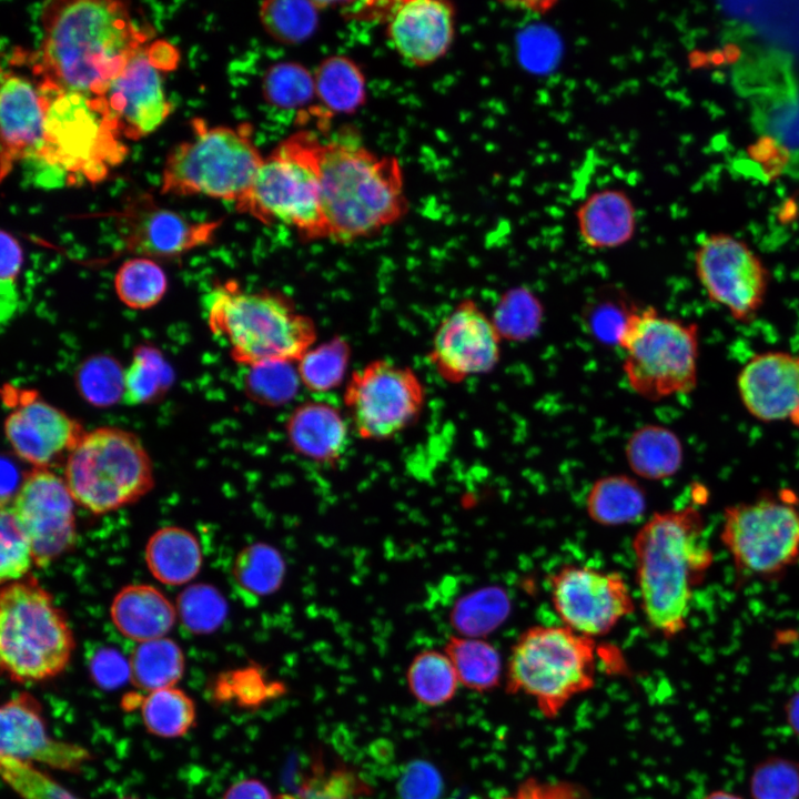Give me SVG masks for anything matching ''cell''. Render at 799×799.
<instances>
[{
	"label": "cell",
	"mask_w": 799,
	"mask_h": 799,
	"mask_svg": "<svg viewBox=\"0 0 799 799\" xmlns=\"http://www.w3.org/2000/svg\"><path fill=\"white\" fill-rule=\"evenodd\" d=\"M118 299L129 309L148 310L165 295L168 279L156 261L131 257L117 270L113 279Z\"/></svg>",
	"instance_id": "f35d334b"
},
{
	"label": "cell",
	"mask_w": 799,
	"mask_h": 799,
	"mask_svg": "<svg viewBox=\"0 0 799 799\" xmlns=\"http://www.w3.org/2000/svg\"><path fill=\"white\" fill-rule=\"evenodd\" d=\"M315 94L324 107L337 113H353L366 98L365 78L358 65L344 55L323 60L315 73Z\"/></svg>",
	"instance_id": "836d02e7"
},
{
	"label": "cell",
	"mask_w": 799,
	"mask_h": 799,
	"mask_svg": "<svg viewBox=\"0 0 799 799\" xmlns=\"http://www.w3.org/2000/svg\"><path fill=\"white\" fill-rule=\"evenodd\" d=\"M89 671L97 686L117 689L130 680V661L117 649L102 647L95 650L89 661Z\"/></svg>",
	"instance_id": "db71d44e"
},
{
	"label": "cell",
	"mask_w": 799,
	"mask_h": 799,
	"mask_svg": "<svg viewBox=\"0 0 799 799\" xmlns=\"http://www.w3.org/2000/svg\"><path fill=\"white\" fill-rule=\"evenodd\" d=\"M588 517L601 526H623L638 522L647 507L646 493L633 477L624 474L598 478L586 496Z\"/></svg>",
	"instance_id": "f546056e"
},
{
	"label": "cell",
	"mask_w": 799,
	"mask_h": 799,
	"mask_svg": "<svg viewBox=\"0 0 799 799\" xmlns=\"http://www.w3.org/2000/svg\"><path fill=\"white\" fill-rule=\"evenodd\" d=\"M4 400L12 407L4 419L6 438L16 455L33 468L50 469L65 463L87 432L79 421L34 391L9 386Z\"/></svg>",
	"instance_id": "ac0fdd59"
},
{
	"label": "cell",
	"mask_w": 799,
	"mask_h": 799,
	"mask_svg": "<svg viewBox=\"0 0 799 799\" xmlns=\"http://www.w3.org/2000/svg\"><path fill=\"white\" fill-rule=\"evenodd\" d=\"M406 679L414 698L431 707L452 700L459 682L447 655L437 650L417 654L408 666Z\"/></svg>",
	"instance_id": "74e56055"
},
{
	"label": "cell",
	"mask_w": 799,
	"mask_h": 799,
	"mask_svg": "<svg viewBox=\"0 0 799 799\" xmlns=\"http://www.w3.org/2000/svg\"><path fill=\"white\" fill-rule=\"evenodd\" d=\"M788 719L790 727L799 735V694L789 700Z\"/></svg>",
	"instance_id": "91938a15"
},
{
	"label": "cell",
	"mask_w": 799,
	"mask_h": 799,
	"mask_svg": "<svg viewBox=\"0 0 799 799\" xmlns=\"http://www.w3.org/2000/svg\"><path fill=\"white\" fill-rule=\"evenodd\" d=\"M222 799H275L267 786L259 779L247 778L232 783Z\"/></svg>",
	"instance_id": "9f6ffc18"
},
{
	"label": "cell",
	"mask_w": 799,
	"mask_h": 799,
	"mask_svg": "<svg viewBox=\"0 0 799 799\" xmlns=\"http://www.w3.org/2000/svg\"><path fill=\"white\" fill-rule=\"evenodd\" d=\"M50 97L44 145L39 159L51 166L78 173L91 182L102 180L119 163L125 146L119 123L105 97L58 92Z\"/></svg>",
	"instance_id": "8fae6325"
},
{
	"label": "cell",
	"mask_w": 799,
	"mask_h": 799,
	"mask_svg": "<svg viewBox=\"0 0 799 799\" xmlns=\"http://www.w3.org/2000/svg\"><path fill=\"white\" fill-rule=\"evenodd\" d=\"M444 653L452 661L458 681L466 688L484 692L500 682V655L484 638L453 635L446 641Z\"/></svg>",
	"instance_id": "d6a6232c"
},
{
	"label": "cell",
	"mask_w": 799,
	"mask_h": 799,
	"mask_svg": "<svg viewBox=\"0 0 799 799\" xmlns=\"http://www.w3.org/2000/svg\"><path fill=\"white\" fill-rule=\"evenodd\" d=\"M553 607L563 625L594 638L608 634L635 610L625 578L616 572L568 564L549 578Z\"/></svg>",
	"instance_id": "5bb4252c"
},
{
	"label": "cell",
	"mask_w": 799,
	"mask_h": 799,
	"mask_svg": "<svg viewBox=\"0 0 799 799\" xmlns=\"http://www.w3.org/2000/svg\"><path fill=\"white\" fill-rule=\"evenodd\" d=\"M129 661L131 682L149 692L175 687L185 669L181 647L166 637L140 643Z\"/></svg>",
	"instance_id": "4dcf8cb0"
},
{
	"label": "cell",
	"mask_w": 799,
	"mask_h": 799,
	"mask_svg": "<svg viewBox=\"0 0 799 799\" xmlns=\"http://www.w3.org/2000/svg\"><path fill=\"white\" fill-rule=\"evenodd\" d=\"M502 342L490 315L465 297L437 324L426 357L441 380L457 385L494 371Z\"/></svg>",
	"instance_id": "2e32d148"
},
{
	"label": "cell",
	"mask_w": 799,
	"mask_h": 799,
	"mask_svg": "<svg viewBox=\"0 0 799 799\" xmlns=\"http://www.w3.org/2000/svg\"><path fill=\"white\" fill-rule=\"evenodd\" d=\"M160 71L144 47L130 60L104 95L122 134L128 139L138 140L153 132L171 111Z\"/></svg>",
	"instance_id": "cb8c5ba5"
},
{
	"label": "cell",
	"mask_w": 799,
	"mask_h": 799,
	"mask_svg": "<svg viewBox=\"0 0 799 799\" xmlns=\"http://www.w3.org/2000/svg\"><path fill=\"white\" fill-rule=\"evenodd\" d=\"M0 728V756L65 772H78L92 759L87 748L50 736L40 704L28 692L1 706Z\"/></svg>",
	"instance_id": "ffe728a7"
},
{
	"label": "cell",
	"mask_w": 799,
	"mask_h": 799,
	"mask_svg": "<svg viewBox=\"0 0 799 799\" xmlns=\"http://www.w3.org/2000/svg\"><path fill=\"white\" fill-rule=\"evenodd\" d=\"M243 385L251 401L267 407L290 403L302 386L295 363L289 362H266L247 367Z\"/></svg>",
	"instance_id": "ee69618b"
},
{
	"label": "cell",
	"mask_w": 799,
	"mask_h": 799,
	"mask_svg": "<svg viewBox=\"0 0 799 799\" xmlns=\"http://www.w3.org/2000/svg\"><path fill=\"white\" fill-rule=\"evenodd\" d=\"M321 204L327 240L350 243L377 234L408 210L401 163L340 141L318 148Z\"/></svg>",
	"instance_id": "3957f363"
},
{
	"label": "cell",
	"mask_w": 799,
	"mask_h": 799,
	"mask_svg": "<svg viewBox=\"0 0 799 799\" xmlns=\"http://www.w3.org/2000/svg\"><path fill=\"white\" fill-rule=\"evenodd\" d=\"M145 562L160 583L179 586L193 579L201 569L202 553L196 537L178 526L156 530L145 546Z\"/></svg>",
	"instance_id": "83f0119b"
},
{
	"label": "cell",
	"mask_w": 799,
	"mask_h": 799,
	"mask_svg": "<svg viewBox=\"0 0 799 799\" xmlns=\"http://www.w3.org/2000/svg\"><path fill=\"white\" fill-rule=\"evenodd\" d=\"M696 323L661 314L651 305L626 307L616 337L629 388L647 401L691 392L698 381Z\"/></svg>",
	"instance_id": "5b68a950"
},
{
	"label": "cell",
	"mask_w": 799,
	"mask_h": 799,
	"mask_svg": "<svg viewBox=\"0 0 799 799\" xmlns=\"http://www.w3.org/2000/svg\"><path fill=\"white\" fill-rule=\"evenodd\" d=\"M397 791L401 799H438L443 791V779L432 763L414 760L404 768Z\"/></svg>",
	"instance_id": "f5cc1de1"
},
{
	"label": "cell",
	"mask_w": 799,
	"mask_h": 799,
	"mask_svg": "<svg viewBox=\"0 0 799 799\" xmlns=\"http://www.w3.org/2000/svg\"><path fill=\"white\" fill-rule=\"evenodd\" d=\"M125 368L113 356L91 355L83 360L74 374L80 396L99 408L113 406L124 397Z\"/></svg>",
	"instance_id": "60d3db41"
},
{
	"label": "cell",
	"mask_w": 799,
	"mask_h": 799,
	"mask_svg": "<svg viewBox=\"0 0 799 799\" xmlns=\"http://www.w3.org/2000/svg\"><path fill=\"white\" fill-rule=\"evenodd\" d=\"M320 144L317 135L309 131L282 141L264 158L249 194L236 209L266 225L284 224L302 240H327L321 204Z\"/></svg>",
	"instance_id": "ba28073f"
},
{
	"label": "cell",
	"mask_w": 799,
	"mask_h": 799,
	"mask_svg": "<svg viewBox=\"0 0 799 799\" xmlns=\"http://www.w3.org/2000/svg\"><path fill=\"white\" fill-rule=\"evenodd\" d=\"M701 799H744V798L735 792L718 789V790L710 791L709 793L704 796Z\"/></svg>",
	"instance_id": "94428289"
},
{
	"label": "cell",
	"mask_w": 799,
	"mask_h": 799,
	"mask_svg": "<svg viewBox=\"0 0 799 799\" xmlns=\"http://www.w3.org/2000/svg\"><path fill=\"white\" fill-rule=\"evenodd\" d=\"M350 342L341 335L311 346L295 363L302 387L314 394L331 392L347 381Z\"/></svg>",
	"instance_id": "e575fe53"
},
{
	"label": "cell",
	"mask_w": 799,
	"mask_h": 799,
	"mask_svg": "<svg viewBox=\"0 0 799 799\" xmlns=\"http://www.w3.org/2000/svg\"><path fill=\"white\" fill-rule=\"evenodd\" d=\"M503 799H589L578 785L568 781L524 780L516 791Z\"/></svg>",
	"instance_id": "11a10c76"
},
{
	"label": "cell",
	"mask_w": 799,
	"mask_h": 799,
	"mask_svg": "<svg viewBox=\"0 0 799 799\" xmlns=\"http://www.w3.org/2000/svg\"><path fill=\"white\" fill-rule=\"evenodd\" d=\"M695 271L709 300L736 321L755 318L767 294L769 273L745 242L726 233L705 236L695 253Z\"/></svg>",
	"instance_id": "9a60e30c"
},
{
	"label": "cell",
	"mask_w": 799,
	"mask_h": 799,
	"mask_svg": "<svg viewBox=\"0 0 799 799\" xmlns=\"http://www.w3.org/2000/svg\"><path fill=\"white\" fill-rule=\"evenodd\" d=\"M350 422L335 405L307 400L286 416L284 433L287 445L299 456L314 464H336L348 444Z\"/></svg>",
	"instance_id": "d4e9b609"
},
{
	"label": "cell",
	"mask_w": 799,
	"mask_h": 799,
	"mask_svg": "<svg viewBox=\"0 0 799 799\" xmlns=\"http://www.w3.org/2000/svg\"><path fill=\"white\" fill-rule=\"evenodd\" d=\"M625 457L631 472L640 478L663 481L681 467L684 447L678 435L659 424L636 428L625 445Z\"/></svg>",
	"instance_id": "f1b7e54d"
},
{
	"label": "cell",
	"mask_w": 799,
	"mask_h": 799,
	"mask_svg": "<svg viewBox=\"0 0 799 799\" xmlns=\"http://www.w3.org/2000/svg\"><path fill=\"white\" fill-rule=\"evenodd\" d=\"M176 611L186 629L195 634H206L222 624L226 615V604L214 587L198 584L185 588L179 595Z\"/></svg>",
	"instance_id": "bcb514c9"
},
{
	"label": "cell",
	"mask_w": 799,
	"mask_h": 799,
	"mask_svg": "<svg viewBox=\"0 0 799 799\" xmlns=\"http://www.w3.org/2000/svg\"><path fill=\"white\" fill-rule=\"evenodd\" d=\"M173 382V368L162 352L152 345H138L125 367L123 402L128 405L159 402Z\"/></svg>",
	"instance_id": "d590c367"
},
{
	"label": "cell",
	"mask_w": 799,
	"mask_h": 799,
	"mask_svg": "<svg viewBox=\"0 0 799 799\" xmlns=\"http://www.w3.org/2000/svg\"><path fill=\"white\" fill-rule=\"evenodd\" d=\"M262 91L265 100L274 107L302 108L316 97L314 74L301 63L279 62L265 72Z\"/></svg>",
	"instance_id": "f6af8a7d"
},
{
	"label": "cell",
	"mask_w": 799,
	"mask_h": 799,
	"mask_svg": "<svg viewBox=\"0 0 799 799\" xmlns=\"http://www.w3.org/2000/svg\"><path fill=\"white\" fill-rule=\"evenodd\" d=\"M594 638L562 626H532L524 630L507 664L506 690L533 698L549 719L595 686Z\"/></svg>",
	"instance_id": "8992f818"
},
{
	"label": "cell",
	"mask_w": 799,
	"mask_h": 799,
	"mask_svg": "<svg viewBox=\"0 0 799 799\" xmlns=\"http://www.w3.org/2000/svg\"><path fill=\"white\" fill-rule=\"evenodd\" d=\"M0 246V321L6 325L19 305L18 280L23 253L18 240L6 230H1Z\"/></svg>",
	"instance_id": "f907efd6"
},
{
	"label": "cell",
	"mask_w": 799,
	"mask_h": 799,
	"mask_svg": "<svg viewBox=\"0 0 799 799\" xmlns=\"http://www.w3.org/2000/svg\"><path fill=\"white\" fill-rule=\"evenodd\" d=\"M127 252L151 260L175 259L213 240L221 221L191 222L161 208L149 194L130 199L115 213Z\"/></svg>",
	"instance_id": "d6986e66"
},
{
	"label": "cell",
	"mask_w": 799,
	"mask_h": 799,
	"mask_svg": "<svg viewBox=\"0 0 799 799\" xmlns=\"http://www.w3.org/2000/svg\"><path fill=\"white\" fill-rule=\"evenodd\" d=\"M230 684L229 688L236 704L247 708H259L285 691L283 682L270 679L257 667L234 672L230 677Z\"/></svg>",
	"instance_id": "816d5d0a"
},
{
	"label": "cell",
	"mask_w": 799,
	"mask_h": 799,
	"mask_svg": "<svg viewBox=\"0 0 799 799\" xmlns=\"http://www.w3.org/2000/svg\"><path fill=\"white\" fill-rule=\"evenodd\" d=\"M510 614L507 591L497 585L477 588L462 596L449 613V623L457 635L484 638L494 633Z\"/></svg>",
	"instance_id": "1f68e13d"
},
{
	"label": "cell",
	"mask_w": 799,
	"mask_h": 799,
	"mask_svg": "<svg viewBox=\"0 0 799 799\" xmlns=\"http://www.w3.org/2000/svg\"><path fill=\"white\" fill-rule=\"evenodd\" d=\"M490 318L502 340L524 342L539 331L544 306L534 292L516 286L500 295Z\"/></svg>",
	"instance_id": "ab89813d"
},
{
	"label": "cell",
	"mask_w": 799,
	"mask_h": 799,
	"mask_svg": "<svg viewBox=\"0 0 799 799\" xmlns=\"http://www.w3.org/2000/svg\"><path fill=\"white\" fill-rule=\"evenodd\" d=\"M118 799H139V798H135V797H122V798H118Z\"/></svg>",
	"instance_id": "be15d7a7"
},
{
	"label": "cell",
	"mask_w": 799,
	"mask_h": 799,
	"mask_svg": "<svg viewBox=\"0 0 799 799\" xmlns=\"http://www.w3.org/2000/svg\"><path fill=\"white\" fill-rule=\"evenodd\" d=\"M48 92L29 79L3 73L0 93L1 179L14 162L39 158L44 145Z\"/></svg>",
	"instance_id": "603a6c76"
},
{
	"label": "cell",
	"mask_w": 799,
	"mask_h": 799,
	"mask_svg": "<svg viewBox=\"0 0 799 799\" xmlns=\"http://www.w3.org/2000/svg\"><path fill=\"white\" fill-rule=\"evenodd\" d=\"M0 772L21 799H81L29 762L0 756Z\"/></svg>",
	"instance_id": "c3c4849f"
},
{
	"label": "cell",
	"mask_w": 799,
	"mask_h": 799,
	"mask_svg": "<svg viewBox=\"0 0 799 799\" xmlns=\"http://www.w3.org/2000/svg\"><path fill=\"white\" fill-rule=\"evenodd\" d=\"M455 9L443 0L394 2L387 11L386 33L400 57L416 67L443 58L455 38Z\"/></svg>",
	"instance_id": "7402d4cb"
},
{
	"label": "cell",
	"mask_w": 799,
	"mask_h": 799,
	"mask_svg": "<svg viewBox=\"0 0 799 799\" xmlns=\"http://www.w3.org/2000/svg\"><path fill=\"white\" fill-rule=\"evenodd\" d=\"M140 712L146 731L159 738H180L196 722L194 700L182 689L170 687L149 692Z\"/></svg>",
	"instance_id": "8d00e7d4"
},
{
	"label": "cell",
	"mask_w": 799,
	"mask_h": 799,
	"mask_svg": "<svg viewBox=\"0 0 799 799\" xmlns=\"http://www.w3.org/2000/svg\"><path fill=\"white\" fill-rule=\"evenodd\" d=\"M752 799H798L799 765L773 757L759 763L750 779Z\"/></svg>",
	"instance_id": "681fc988"
},
{
	"label": "cell",
	"mask_w": 799,
	"mask_h": 799,
	"mask_svg": "<svg viewBox=\"0 0 799 799\" xmlns=\"http://www.w3.org/2000/svg\"><path fill=\"white\" fill-rule=\"evenodd\" d=\"M737 387L755 418L799 426V354L769 351L754 355L739 372Z\"/></svg>",
	"instance_id": "44dd1931"
},
{
	"label": "cell",
	"mask_w": 799,
	"mask_h": 799,
	"mask_svg": "<svg viewBox=\"0 0 799 799\" xmlns=\"http://www.w3.org/2000/svg\"><path fill=\"white\" fill-rule=\"evenodd\" d=\"M790 495L762 493L725 508L720 540L740 576L773 580L799 560V508Z\"/></svg>",
	"instance_id": "7c38bea8"
},
{
	"label": "cell",
	"mask_w": 799,
	"mask_h": 799,
	"mask_svg": "<svg viewBox=\"0 0 799 799\" xmlns=\"http://www.w3.org/2000/svg\"><path fill=\"white\" fill-rule=\"evenodd\" d=\"M43 39L36 65L42 84L58 92L104 97L150 39L129 3L60 0L42 11Z\"/></svg>",
	"instance_id": "6da1fadb"
},
{
	"label": "cell",
	"mask_w": 799,
	"mask_h": 799,
	"mask_svg": "<svg viewBox=\"0 0 799 799\" xmlns=\"http://www.w3.org/2000/svg\"><path fill=\"white\" fill-rule=\"evenodd\" d=\"M150 60L161 71H169L176 67L178 51L165 41H156L146 47Z\"/></svg>",
	"instance_id": "6f0895ef"
},
{
	"label": "cell",
	"mask_w": 799,
	"mask_h": 799,
	"mask_svg": "<svg viewBox=\"0 0 799 799\" xmlns=\"http://www.w3.org/2000/svg\"><path fill=\"white\" fill-rule=\"evenodd\" d=\"M176 614V607L162 591L143 584L123 587L110 607L117 629L139 643L165 637L175 623Z\"/></svg>",
	"instance_id": "4316f807"
},
{
	"label": "cell",
	"mask_w": 799,
	"mask_h": 799,
	"mask_svg": "<svg viewBox=\"0 0 799 799\" xmlns=\"http://www.w3.org/2000/svg\"><path fill=\"white\" fill-rule=\"evenodd\" d=\"M63 478L74 502L94 514L132 504L154 485L153 465L142 442L115 426L85 432L64 463Z\"/></svg>",
	"instance_id": "30bf717a"
},
{
	"label": "cell",
	"mask_w": 799,
	"mask_h": 799,
	"mask_svg": "<svg viewBox=\"0 0 799 799\" xmlns=\"http://www.w3.org/2000/svg\"><path fill=\"white\" fill-rule=\"evenodd\" d=\"M631 547L646 621L671 639L687 628L694 590L714 562L704 514L695 503L655 513L640 526Z\"/></svg>",
	"instance_id": "7a4b0ae2"
},
{
	"label": "cell",
	"mask_w": 799,
	"mask_h": 799,
	"mask_svg": "<svg viewBox=\"0 0 799 799\" xmlns=\"http://www.w3.org/2000/svg\"><path fill=\"white\" fill-rule=\"evenodd\" d=\"M284 568L277 550L267 544L255 543L239 553L233 576L237 585L250 595L265 596L280 587Z\"/></svg>",
	"instance_id": "7bdbcfd3"
},
{
	"label": "cell",
	"mask_w": 799,
	"mask_h": 799,
	"mask_svg": "<svg viewBox=\"0 0 799 799\" xmlns=\"http://www.w3.org/2000/svg\"><path fill=\"white\" fill-rule=\"evenodd\" d=\"M191 139L168 154L162 193L203 194L239 205L249 194L264 158L252 140L250 127L208 128L195 120Z\"/></svg>",
	"instance_id": "9c48e42d"
},
{
	"label": "cell",
	"mask_w": 799,
	"mask_h": 799,
	"mask_svg": "<svg viewBox=\"0 0 799 799\" xmlns=\"http://www.w3.org/2000/svg\"><path fill=\"white\" fill-rule=\"evenodd\" d=\"M425 385L408 366L388 358H375L353 371L345 382L343 405L357 436L365 441H387L422 415Z\"/></svg>",
	"instance_id": "4fadbf2b"
},
{
	"label": "cell",
	"mask_w": 799,
	"mask_h": 799,
	"mask_svg": "<svg viewBox=\"0 0 799 799\" xmlns=\"http://www.w3.org/2000/svg\"><path fill=\"white\" fill-rule=\"evenodd\" d=\"M0 579L2 584L21 580L33 563L32 546L17 519L11 505H1L0 513Z\"/></svg>",
	"instance_id": "7dc6e473"
},
{
	"label": "cell",
	"mask_w": 799,
	"mask_h": 799,
	"mask_svg": "<svg viewBox=\"0 0 799 799\" xmlns=\"http://www.w3.org/2000/svg\"><path fill=\"white\" fill-rule=\"evenodd\" d=\"M203 304L212 334L222 337L231 358L246 367L296 363L317 341L313 318L279 290H245L230 279L215 284Z\"/></svg>",
	"instance_id": "277c9868"
},
{
	"label": "cell",
	"mask_w": 799,
	"mask_h": 799,
	"mask_svg": "<svg viewBox=\"0 0 799 799\" xmlns=\"http://www.w3.org/2000/svg\"><path fill=\"white\" fill-rule=\"evenodd\" d=\"M74 647L65 615L32 577L2 587L0 660L10 679L53 678L67 667Z\"/></svg>",
	"instance_id": "52a82bcc"
},
{
	"label": "cell",
	"mask_w": 799,
	"mask_h": 799,
	"mask_svg": "<svg viewBox=\"0 0 799 799\" xmlns=\"http://www.w3.org/2000/svg\"><path fill=\"white\" fill-rule=\"evenodd\" d=\"M74 499L64 478L45 468H33L20 483L12 510L32 546L33 563L45 567L75 543Z\"/></svg>",
	"instance_id": "e0dca14e"
},
{
	"label": "cell",
	"mask_w": 799,
	"mask_h": 799,
	"mask_svg": "<svg viewBox=\"0 0 799 799\" xmlns=\"http://www.w3.org/2000/svg\"><path fill=\"white\" fill-rule=\"evenodd\" d=\"M17 484L16 468L6 461H2V484H1V505L10 503L13 485Z\"/></svg>",
	"instance_id": "680465c9"
},
{
	"label": "cell",
	"mask_w": 799,
	"mask_h": 799,
	"mask_svg": "<svg viewBox=\"0 0 799 799\" xmlns=\"http://www.w3.org/2000/svg\"><path fill=\"white\" fill-rule=\"evenodd\" d=\"M575 221L581 242L591 250L624 246L637 230V210L629 194L619 188L589 193L577 206Z\"/></svg>",
	"instance_id": "484cf974"
},
{
	"label": "cell",
	"mask_w": 799,
	"mask_h": 799,
	"mask_svg": "<svg viewBox=\"0 0 799 799\" xmlns=\"http://www.w3.org/2000/svg\"><path fill=\"white\" fill-rule=\"evenodd\" d=\"M318 10V3L313 1H265L260 7V20L276 41L297 44L316 30Z\"/></svg>",
	"instance_id": "b9f144b4"
},
{
	"label": "cell",
	"mask_w": 799,
	"mask_h": 799,
	"mask_svg": "<svg viewBox=\"0 0 799 799\" xmlns=\"http://www.w3.org/2000/svg\"><path fill=\"white\" fill-rule=\"evenodd\" d=\"M275 799H317V798H312L310 796L281 795Z\"/></svg>",
	"instance_id": "6125c7cd"
}]
</instances>
